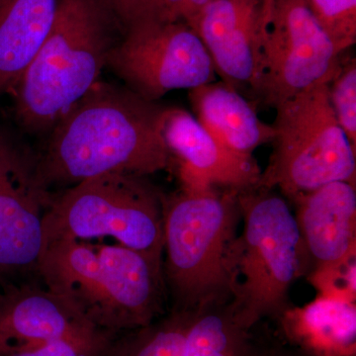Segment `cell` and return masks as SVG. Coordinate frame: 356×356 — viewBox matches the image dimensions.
<instances>
[{"label": "cell", "mask_w": 356, "mask_h": 356, "mask_svg": "<svg viewBox=\"0 0 356 356\" xmlns=\"http://www.w3.org/2000/svg\"><path fill=\"white\" fill-rule=\"evenodd\" d=\"M165 109L123 84L98 81L35 154L40 181L51 191L108 173L147 177L168 170L172 158L161 135Z\"/></svg>", "instance_id": "6da1fadb"}, {"label": "cell", "mask_w": 356, "mask_h": 356, "mask_svg": "<svg viewBox=\"0 0 356 356\" xmlns=\"http://www.w3.org/2000/svg\"><path fill=\"white\" fill-rule=\"evenodd\" d=\"M38 276L91 325L115 336L152 324L168 296L163 261L117 243H47Z\"/></svg>", "instance_id": "7a4b0ae2"}, {"label": "cell", "mask_w": 356, "mask_h": 356, "mask_svg": "<svg viewBox=\"0 0 356 356\" xmlns=\"http://www.w3.org/2000/svg\"><path fill=\"white\" fill-rule=\"evenodd\" d=\"M123 35L107 0H58L50 32L11 92L25 130L49 132L98 81Z\"/></svg>", "instance_id": "3957f363"}, {"label": "cell", "mask_w": 356, "mask_h": 356, "mask_svg": "<svg viewBox=\"0 0 356 356\" xmlns=\"http://www.w3.org/2000/svg\"><path fill=\"white\" fill-rule=\"evenodd\" d=\"M236 189L181 188L165 198L163 277L172 310L231 300L229 257L241 220Z\"/></svg>", "instance_id": "277c9868"}, {"label": "cell", "mask_w": 356, "mask_h": 356, "mask_svg": "<svg viewBox=\"0 0 356 356\" xmlns=\"http://www.w3.org/2000/svg\"><path fill=\"white\" fill-rule=\"evenodd\" d=\"M238 200L243 229L229 257V303L238 323L250 330L289 307L290 288L308 275L311 261L284 198L255 186L238 191Z\"/></svg>", "instance_id": "5b68a950"}, {"label": "cell", "mask_w": 356, "mask_h": 356, "mask_svg": "<svg viewBox=\"0 0 356 356\" xmlns=\"http://www.w3.org/2000/svg\"><path fill=\"white\" fill-rule=\"evenodd\" d=\"M165 196L146 177L108 173L51 194L44 248L58 240L103 241L163 261Z\"/></svg>", "instance_id": "8992f818"}, {"label": "cell", "mask_w": 356, "mask_h": 356, "mask_svg": "<svg viewBox=\"0 0 356 356\" xmlns=\"http://www.w3.org/2000/svg\"><path fill=\"white\" fill-rule=\"evenodd\" d=\"M275 110L273 153L257 186L280 189L293 200L331 182L355 184L356 149L337 120L329 83L313 86Z\"/></svg>", "instance_id": "52a82bcc"}, {"label": "cell", "mask_w": 356, "mask_h": 356, "mask_svg": "<svg viewBox=\"0 0 356 356\" xmlns=\"http://www.w3.org/2000/svg\"><path fill=\"white\" fill-rule=\"evenodd\" d=\"M106 67L134 93L158 102L168 92L216 81V70L196 32L182 21L138 26L123 33Z\"/></svg>", "instance_id": "ba28073f"}, {"label": "cell", "mask_w": 356, "mask_h": 356, "mask_svg": "<svg viewBox=\"0 0 356 356\" xmlns=\"http://www.w3.org/2000/svg\"><path fill=\"white\" fill-rule=\"evenodd\" d=\"M343 54L305 0H275L262 37L257 100L275 109L313 86L329 83Z\"/></svg>", "instance_id": "9c48e42d"}, {"label": "cell", "mask_w": 356, "mask_h": 356, "mask_svg": "<svg viewBox=\"0 0 356 356\" xmlns=\"http://www.w3.org/2000/svg\"><path fill=\"white\" fill-rule=\"evenodd\" d=\"M53 192L40 181L35 154L0 127V282L38 275L43 219Z\"/></svg>", "instance_id": "30bf717a"}, {"label": "cell", "mask_w": 356, "mask_h": 356, "mask_svg": "<svg viewBox=\"0 0 356 356\" xmlns=\"http://www.w3.org/2000/svg\"><path fill=\"white\" fill-rule=\"evenodd\" d=\"M194 31L222 83L257 99L264 37L262 0H210Z\"/></svg>", "instance_id": "8fae6325"}, {"label": "cell", "mask_w": 356, "mask_h": 356, "mask_svg": "<svg viewBox=\"0 0 356 356\" xmlns=\"http://www.w3.org/2000/svg\"><path fill=\"white\" fill-rule=\"evenodd\" d=\"M161 135L170 156L177 159L182 188L243 191L259 185L262 172L254 156L232 151L191 112L165 107Z\"/></svg>", "instance_id": "7c38bea8"}, {"label": "cell", "mask_w": 356, "mask_h": 356, "mask_svg": "<svg viewBox=\"0 0 356 356\" xmlns=\"http://www.w3.org/2000/svg\"><path fill=\"white\" fill-rule=\"evenodd\" d=\"M97 332L104 331L46 287L8 284L0 292V353Z\"/></svg>", "instance_id": "4fadbf2b"}, {"label": "cell", "mask_w": 356, "mask_h": 356, "mask_svg": "<svg viewBox=\"0 0 356 356\" xmlns=\"http://www.w3.org/2000/svg\"><path fill=\"white\" fill-rule=\"evenodd\" d=\"M292 201L311 270L356 254L355 184L331 182Z\"/></svg>", "instance_id": "5bb4252c"}, {"label": "cell", "mask_w": 356, "mask_h": 356, "mask_svg": "<svg viewBox=\"0 0 356 356\" xmlns=\"http://www.w3.org/2000/svg\"><path fill=\"white\" fill-rule=\"evenodd\" d=\"M280 327L296 350L310 356H355V302L318 295L302 307H288Z\"/></svg>", "instance_id": "9a60e30c"}, {"label": "cell", "mask_w": 356, "mask_h": 356, "mask_svg": "<svg viewBox=\"0 0 356 356\" xmlns=\"http://www.w3.org/2000/svg\"><path fill=\"white\" fill-rule=\"evenodd\" d=\"M188 97L197 120L236 154L252 156L275 137L273 125L259 118L252 103L222 81L191 89Z\"/></svg>", "instance_id": "2e32d148"}, {"label": "cell", "mask_w": 356, "mask_h": 356, "mask_svg": "<svg viewBox=\"0 0 356 356\" xmlns=\"http://www.w3.org/2000/svg\"><path fill=\"white\" fill-rule=\"evenodd\" d=\"M58 0H0V96L13 91L50 32Z\"/></svg>", "instance_id": "e0dca14e"}, {"label": "cell", "mask_w": 356, "mask_h": 356, "mask_svg": "<svg viewBox=\"0 0 356 356\" xmlns=\"http://www.w3.org/2000/svg\"><path fill=\"white\" fill-rule=\"evenodd\" d=\"M156 356H255L250 339L227 318L201 314L192 320L184 350Z\"/></svg>", "instance_id": "ac0fdd59"}, {"label": "cell", "mask_w": 356, "mask_h": 356, "mask_svg": "<svg viewBox=\"0 0 356 356\" xmlns=\"http://www.w3.org/2000/svg\"><path fill=\"white\" fill-rule=\"evenodd\" d=\"M344 54L329 83V97L339 126L356 149V58Z\"/></svg>", "instance_id": "d6986e66"}, {"label": "cell", "mask_w": 356, "mask_h": 356, "mask_svg": "<svg viewBox=\"0 0 356 356\" xmlns=\"http://www.w3.org/2000/svg\"><path fill=\"white\" fill-rule=\"evenodd\" d=\"M307 6L343 53L356 43V0H305Z\"/></svg>", "instance_id": "ffe728a7"}, {"label": "cell", "mask_w": 356, "mask_h": 356, "mask_svg": "<svg viewBox=\"0 0 356 356\" xmlns=\"http://www.w3.org/2000/svg\"><path fill=\"white\" fill-rule=\"evenodd\" d=\"M115 334L106 332L64 337L35 348L2 351L0 356H110Z\"/></svg>", "instance_id": "44dd1931"}, {"label": "cell", "mask_w": 356, "mask_h": 356, "mask_svg": "<svg viewBox=\"0 0 356 356\" xmlns=\"http://www.w3.org/2000/svg\"><path fill=\"white\" fill-rule=\"evenodd\" d=\"M355 274L356 254L334 264L315 267L307 277L318 295L355 302Z\"/></svg>", "instance_id": "7402d4cb"}, {"label": "cell", "mask_w": 356, "mask_h": 356, "mask_svg": "<svg viewBox=\"0 0 356 356\" xmlns=\"http://www.w3.org/2000/svg\"><path fill=\"white\" fill-rule=\"evenodd\" d=\"M123 33L138 26L172 20L163 0H107Z\"/></svg>", "instance_id": "603a6c76"}, {"label": "cell", "mask_w": 356, "mask_h": 356, "mask_svg": "<svg viewBox=\"0 0 356 356\" xmlns=\"http://www.w3.org/2000/svg\"><path fill=\"white\" fill-rule=\"evenodd\" d=\"M210 0H184L185 13L184 22L194 30L196 21Z\"/></svg>", "instance_id": "cb8c5ba5"}, {"label": "cell", "mask_w": 356, "mask_h": 356, "mask_svg": "<svg viewBox=\"0 0 356 356\" xmlns=\"http://www.w3.org/2000/svg\"><path fill=\"white\" fill-rule=\"evenodd\" d=\"M275 0H262V28L266 29Z\"/></svg>", "instance_id": "d4e9b609"}, {"label": "cell", "mask_w": 356, "mask_h": 356, "mask_svg": "<svg viewBox=\"0 0 356 356\" xmlns=\"http://www.w3.org/2000/svg\"><path fill=\"white\" fill-rule=\"evenodd\" d=\"M259 356H310L306 355V353H302L298 350L295 348L294 350H273L270 351V353H266V355H259Z\"/></svg>", "instance_id": "484cf974"}]
</instances>
